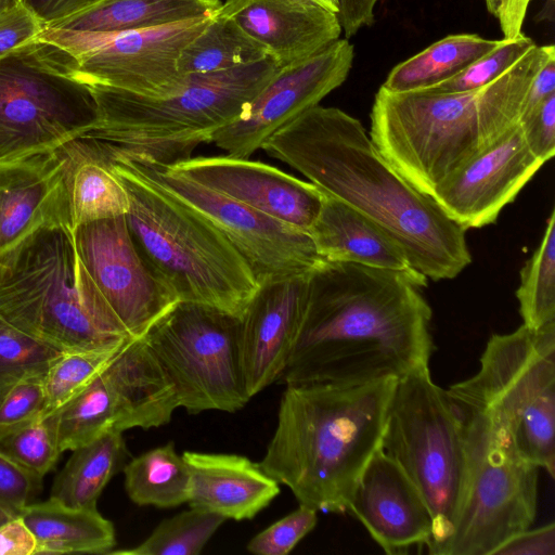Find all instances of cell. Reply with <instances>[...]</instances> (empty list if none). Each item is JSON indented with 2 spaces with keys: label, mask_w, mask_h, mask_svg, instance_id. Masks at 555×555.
<instances>
[{
  "label": "cell",
  "mask_w": 555,
  "mask_h": 555,
  "mask_svg": "<svg viewBox=\"0 0 555 555\" xmlns=\"http://www.w3.org/2000/svg\"><path fill=\"white\" fill-rule=\"evenodd\" d=\"M182 456L190 472V507L250 520L280 493V483L244 455L185 451Z\"/></svg>",
  "instance_id": "603a6c76"
},
{
  "label": "cell",
  "mask_w": 555,
  "mask_h": 555,
  "mask_svg": "<svg viewBox=\"0 0 555 555\" xmlns=\"http://www.w3.org/2000/svg\"><path fill=\"white\" fill-rule=\"evenodd\" d=\"M65 163L56 197V218L74 231L79 225L126 216L130 201L102 144L77 138L62 145Z\"/></svg>",
  "instance_id": "d4e9b609"
},
{
  "label": "cell",
  "mask_w": 555,
  "mask_h": 555,
  "mask_svg": "<svg viewBox=\"0 0 555 555\" xmlns=\"http://www.w3.org/2000/svg\"><path fill=\"white\" fill-rule=\"evenodd\" d=\"M487 10L500 24L504 38L521 34L528 3L525 0H485Z\"/></svg>",
  "instance_id": "bcb514c9"
},
{
  "label": "cell",
  "mask_w": 555,
  "mask_h": 555,
  "mask_svg": "<svg viewBox=\"0 0 555 555\" xmlns=\"http://www.w3.org/2000/svg\"><path fill=\"white\" fill-rule=\"evenodd\" d=\"M380 449L424 498L433 518L427 552L441 555L456 525L469 464L464 413L428 366L397 378Z\"/></svg>",
  "instance_id": "ba28073f"
},
{
  "label": "cell",
  "mask_w": 555,
  "mask_h": 555,
  "mask_svg": "<svg viewBox=\"0 0 555 555\" xmlns=\"http://www.w3.org/2000/svg\"><path fill=\"white\" fill-rule=\"evenodd\" d=\"M543 164L531 153L516 124L430 196L465 230L482 228L496 221Z\"/></svg>",
  "instance_id": "e0dca14e"
},
{
  "label": "cell",
  "mask_w": 555,
  "mask_h": 555,
  "mask_svg": "<svg viewBox=\"0 0 555 555\" xmlns=\"http://www.w3.org/2000/svg\"><path fill=\"white\" fill-rule=\"evenodd\" d=\"M396 382L285 383L260 467L299 504L346 513L356 481L380 448Z\"/></svg>",
  "instance_id": "3957f363"
},
{
  "label": "cell",
  "mask_w": 555,
  "mask_h": 555,
  "mask_svg": "<svg viewBox=\"0 0 555 555\" xmlns=\"http://www.w3.org/2000/svg\"><path fill=\"white\" fill-rule=\"evenodd\" d=\"M261 150L378 224L427 279L450 280L470 264L467 230L410 183L346 112L315 105L275 131Z\"/></svg>",
  "instance_id": "7a4b0ae2"
},
{
  "label": "cell",
  "mask_w": 555,
  "mask_h": 555,
  "mask_svg": "<svg viewBox=\"0 0 555 555\" xmlns=\"http://www.w3.org/2000/svg\"><path fill=\"white\" fill-rule=\"evenodd\" d=\"M375 2H377L378 0H374Z\"/></svg>",
  "instance_id": "11a10c76"
},
{
  "label": "cell",
  "mask_w": 555,
  "mask_h": 555,
  "mask_svg": "<svg viewBox=\"0 0 555 555\" xmlns=\"http://www.w3.org/2000/svg\"><path fill=\"white\" fill-rule=\"evenodd\" d=\"M461 410L468 479L454 531L441 555H494L533 524L539 467L524 460L508 437L482 415Z\"/></svg>",
  "instance_id": "7c38bea8"
},
{
  "label": "cell",
  "mask_w": 555,
  "mask_h": 555,
  "mask_svg": "<svg viewBox=\"0 0 555 555\" xmlns=\"http://www.w3.org/2000/svg\"><path fill=\"white\" fill-rule=\"evenodd\" d=\"M494 555H555V525L526 529L504 543Z\"/></svg>",
  "instance_id": "ee69618b"
},
{
  "label": "cell",
  "mask_w": 555,
  "mask_h": 555,
  "mask_svg": "<svg viewBox=\"0 0 555 555\" xmlns=\"http://www.w3.org/2000/svg\"><path fill=\"white\" fill-rule=\"evenodd\" d=\"M96 118L91 87L63 48L38 37L0 56V162L54 151Z\"/></svg>",
  "instance_id": "30bf717a"
},
{
  "label": "cell",
  "mask_w": 555,
  "mask_h": 555,
  "mask_svg": "<svg viewBox=\"0 0 555 555\" xmlns=\"http://www.w3.org/2000/svg\"><path fill=\"white\" fill-rule=\"evenodd\" d=\"M18 516L35 537V554H108L116 545L114 525L98 508H75L50 496Z\"/></svg>",
  "instance_id": "4316f807"
},
{
  "label": "cell",
  "mask_w": 555,
  "mask_h": 555,
  "mask_svg": "<svg viewBox=\"0 0 555 555\" xmlns=\"http://www.w3.org/2000/svg\"><path fill=\"white\" fill-rule=\"evenodd\" d=\"M128 343V341H127ZM120 346L64 352L48 370L44 389L48 414L91 383L127 344Z\"/></svg>",
  "instance_id": "d590c367"
},
{
  "label": "cell",
  "mask_w": 555,
  "mask_h": 555,
  "mask_svg": "<svg viewBox=\"0 0 555 555\" xmlns=\"http://www.w3.org/2000/svg\"><path fill=\"white\" fill-rule=\"evenodd\" d=\"M10 518H13L11 517L8 513H5L1 507H0V525L3 524L4 521H7L8 519Z\"/></svg>",
  "instance_id": "f5cc1de1"
},
{
  "label": "cell",
  "mask_w": 555,
  "mask_h": 555,
  "mask_svg": "<svg viewBox=\"0 0 555 555\" xmlns=\"http://www.w3.org/2000/svg\"><path fill=\"white\" fill-rule=\"evenodd\" d=\"M319 3H321L323 7L328 9L330 11L337 14L338 12V3L337 0H317Z\"/></svg>",
  "instance_id": "816d5d0a"
},
{
  "label": "cell",
  "mask_w": 555,
  "mask_h": 555,
  "mask_svg": "<svg viewBox=\"0 0 555 555\" xmlns=\"http://www.w3.org/2000/svg\"><path fill=\"white\" fill-rule=\"evenodd\" d=\"M232 20L280 67L302 61L339 39L337 14L317 0H221Z\"/></svg>",
  "instance_id": "44dd1931"
},
{
  "label": "cell",
  "mask_w": 555,
  "mask_h": 555,
  "mask_svg": "<svg viewBox=\"0 0 555 555\" xmlns=\"http://www.w3.org/2000/svg\"><path fill=\"white\" fill-rule=\"evenodd\" d=\"M279 68L268 56L225 72L190 74L179 89L164 96L88 82L98 118L80 138L112 144L158 165L176 164L237 119Z\"/></svg>",
  "instance_id": "52a82bcc"
},
{
  "label": "cell",
  "mask_w": 555,
  "mask_h": 555,
  "mask_svg": "<svg viewBox=\"0 0 555 555\" xmlns=\"http://www.w3.org/2000/svg\"><path fill=\"white\" fill-rule=\"evenodd\" d=\"M537 43L522 33L503 38L500 43L452 78L421 90L433 93H460L483 88L509 70Z\"/></svg>",
  "instance_id": "74e56055"
},
{
  "label": "cell",
  "mask_w": 555,
  "mask_h": 555,
  "mask_svg": "<svg viewBox=\"0 0 555 555\" xmlns=\"http://www.w3.org/2000/svg\"><path fill=\"white\" fill-rule=\"evenodd\" d=\"M47 25L79 12L100 0H23Z\"/></svg>",
  "instance_id": "681fc988"
},
{
  "label": "cell",
  "mask_w": 555,
  "mask_h": 555,
  "mask_svg": "<svg viewBox=\"0 0 555 555\" xmlns=\"http://www.w3.org/2000/svg\"><path fill=\"white\" fill-rule=\"evenodd\" d=\"M0 319L63 352L131 339L89 275L74 232L41 225L0 257Z\"/></svg>",
  "instance_id": "8992f818"
},
{
  "label": "cell",
  "mask_w": 555,
  "mask_h": 555,
  "mask_svg": "<svg viewBox=\"0 0 555 555\" xmlns=\"http://www.w3.org/2000/svg\"><path fill=\"white\" fill-rule=\"evenodd\" d=\"M122 470L125 490L134 504L171 508L188 503L190 472L172 441L131 459Z\"/></svg>",
  "instance_id": "4dcf8cb0"
},
{
  "label": "cell",
  "mask_w": 555,
  "mask_h": 555,
  "mask_svg": "<svg viewBox=\"0 0 555 555\" xmlns=\"http://www.w3.org/2000/svg\"><path fill=\"white\" fill-rule=\"evenodd\" d=\"M65 157L54 151L0 162V257L47 223H59L56 197Z\"/></svg>",
  "instance_id": "cb8c5ba5"
},
{
  "label": "cell",
  "mask_w": 555,
  "mask_h": 555,
  "mask_svg": "<svg viewBox=\"0 0 555 555\" xmlns=\"http://www.w3.org/2000/svg\"><path fill=\"white\" fill-rule=\"evenodd\" d=\"M212 14L162 27L118 33L46 27L39 38L67 51L87 82L145 96H164L183 85L185 75L178 69L180 53L205 29Z\"/></svg>",
  "instance_id": "4fadbf2b"
},
{
  "label": "cell",
  "mask_w": 555,
  "mask_h": 555,
  "mask_svg": "<svg viewBox=\"0 0 555 555\" xmlns=\"http://www.w3.org/2000/svg\"><path fill=\"white\" fill-rule=\"evenodd\" d=\"M525 1L529 4L531 0H525Z\"/></svg>",
  "instance_id": "db71d44e"
},
{
  "label": "cell",
  "mask_w": 555,
  "mask_h": 555,
  "mask_svg": "<svg viewBox=\"0 0 555 555\" xmlns=\"http://www.w3.org/2000/svg\"><path fill=\"white\" fill-rule=\"evenodd\" d=\"M134 156L163 186L225 236L247 261L260 286L310 276L324 261L307 232L183 177L165 165Z\"/></svg>",
  "instance_id": "5bb4252c"
},
{
  "label": "cell",
  "mask_w": 555,
  "mask_h": 555,
  "mask_svg": "<svg viewBox=\"0 0 555 555\" xmlns=\"http://www.w3.org/2000/svg\"><path fill=\"white\" fill-rule=\"evenodd\" d=\"M308 234L319 256L326 261L387 270H415L391 235L328 194L324 195L320 212Z\"/></svg>",
  "instance_id": "484cf974"
},
{
  "label": "cell",
  "mask_w": 555,
  "mask_h": 555,
  "mask_svg": "<svg viewBox=\"0 0 555 555\" xmlns=\"http://www.w3.org/2000/svg\"><path fill=\"white\" fill-rule=\"evenodd\" d=\"M416 270L324 260L284 383L362 384L428 366L433 311Z\"/></svg>",
  "instance_id": "6da1fadb"
},
{
  "label": "cell",
  "mask_w": 555,
  "mask_h": 555,
  "mask_svg": "<svg viewBox=\"0 0 555 555\" xmlns=\"http://www.w3.org/2000/svg\"><path fill=\"white\" fill-rule=\"evenodd\" d=\"M500 41L476 34L449 35L396 65L380 87L393 93L431 88L464 70Z\"/></svg>",
  "instance_id": "f546056e"
},
{
  "label": "cell",
  "mask_w": 555,
  "mask_h": 555,
  "mask_svg": "<svg viewBox=\"0 0 555 555\" xmlns=\"http://www.w3.org/2000/svg\"><path fill=\"white\" fill-rule=\"evenodd\" d=\"M189 414L236 412L251 399L241 354V318L179 301L142 337Z\"/></svg>",
  "instance_id": "8fae6325"
},
{
  "label": "cell",
  "mask_w": 555,
  "mask_h": 555,
  "mask_svg": "<svg viewBox=\"0 0 555 555\" xmlns=\"http://www.w3.org/2000/svg\"><path fill=\"white\" fill-rule=\"evenodd\" d=\"M227 519L222 516L190 507L159 522L140 544L108 554L124 555H198L219 527Z\"/></svg>",
  "instance_id": "836d02e7"
},
{
  "label": "cell",
  "mask_w": 555,
  "mask_h": 555,
  "mask_svg": "<svg viewBox=\"0 0 555 555\" xmlns=\"http://www.w3.org/2000/svg\"><path fill=\"white\" fill-rule=\"evenodd\" d=\"M44 28L46 24L24 1L0 13V56L38 38Z\"/></svg>",
  "instance_id": "7bdbcfd3"
},
{
  "label": "cell",
  "mask_w": 555,
  "mask_h": 555,
  "mask_svg": "<svg viewBox=\"0 0 555 555\" xmlns=\"http://www.w3.org/2000/svg\"><path fill=\"white\" fill-rule=\"evenodd\" d=\"M503 431L517 453L555 475V323L492 335L472 377L447 390Z\"/></svg>",
  "instance_id": "9c48e42d"
},
{
  "label": "cell",
  "mask_w": 555,
  "mask_h": 555,
  "mask_svg": "<svg viewBox=\"0 0 555 555\" xmlns=\"http://www.w3.org/2000/svg\"><path fill=\"white\" fill-rule=\"evenodd\" d=\"M172 171L308 233L324 192L268 164L229 155L189 157Z\"/></svg>",
  "instance_id": "ac0fdd59"
},
{
  "label": "cell",
  "mask_w": 555,
  "mask_h": 555,
  "mask_svg": "<svg viewBox=\"0 0 555 555\" xmlns=\"http://www.w3.org/2000/svg\"><path fill=\"white\" fill-rule=\"evenodd\" d=\"M73 232L83 266L130 337L142 338L180 301L142 255L126 216L89 222Z\"/></svg>",
  "instance_id": "9a60e30c"
},
{
  "label": "cell",
  "mask_w": 555,
  "mask_h": 555,
  "mask_svg": "<svg viewBox=\"0 0 555 555\" xmlns=\"http://www.w3.org/2000/svg\"><path fill=\"white\" fill-rule=\"evenodd\" d=\"M353 57V46L339 38L310 57L280 67L245 112L219 129L210 143L229 156L249 158L275 131L338 88Z\"/></svg>",
  "instance_id": "2e32d148"
},
{
  "label": "cell",
  "mask_w": 555,
  "mask_h": 555,
  "mask_svg": "<svg viewBox=\"0 0 555 555\" xmlns=\"http://www.w3.org/2000/svg\"><path fill=\"white\" fill-rule=\"evenodd\" d=\"M554 55L553 44H535L500 78L467 92L393 93L380 87L370 115V138L410 183L431 195L518 124L533 77Z\"/></svg>",
  "instance_id": "277c9868"
},
{
  "label": "cell",
  "mask_w": 555,
  "mask_h": 555,
  "mask_svg": "<svg viewBox=\"0 0 555 555\" xmlns=\"http://www.w3.org/2000/svg\"><path fill=\"white\" fill-rule=\"evenodd\" d=\"M337 17L347 39L374 22V0H337Z\"/></svg>",
  "instance_id": "7dc6e473"
},
{
  "label": "cell",
  "mask_w": 555,
  "mask_h": 555,
  "mask_svg": "<svg viewBox=\"0 0 555 555\" xmlns=\"http://www.w3.org/2000/svg\"><path fill=\"white\" fill-rule=\"evenodd\" d=\"M36 540L17 516L0 525V555H35Z\"/></svg>",
  "instance_id": "f6af8a7d"
},
{
  "label": "cell",
  "mask_w": 555,
  "mask_h": 555,
  "mask_svg": "<svg viewBox=\"0 0 555 555\" xmlns=\"http://www.w3.org/2000/svg\"><path fill=\"white\" fill-rule=\"evenodd\" d=\"M347 513L357 517L388 555L426 546L431 537L433 518L424 498L380 448L356 481Z\"/></svg>",
  "instance_id": "d6986e66"
},
{
  "label": "cell",
  "mask_w": 555,
  "mask_h": 555,
  "mask_svg": "<svg viewBox=\"0 0 555 555\" xmlns=\"http://www.w3.org/2000/svg\"><path fill=\"white\" fill-rule=\"evenodd\" d=\"M44 374L15 383L0 399V434L44 415L47 397Z\"/></svg>",
  "instance_id": "ab89813d"
},
{
  "label": "cell",
  "mask_w": 555,
  "mask_h": 555,
  "mask_svg": "<svg viewBox=\"0 0 555 555\" xmlns=\"http://www.w3.org/2000/svg\"><path fill=\"white\" fill-rule=\"evenodd\" d=\"M63 353L0 319V399L18 380L47 373Z\"/></svg>",
  "instance_id": "8d00e7d4"
},
{
  "label": "cell",
  "mask_w": 555,
  "mask_h": 555,
  "mask_svg": "<svg viewBox=\"0 0 555 555\" xmlns=\"http://www.w3.org/2000/svg\"><path fill=\"white\" fill-rule=\"evenodd\" d=\"M317 513L299 504L296 509L251 538L246 545L247 551L257 555H287L314 529Z\"/></svg>",
  "instance_id": "f35d334b"
},
{
  "label": "cell",
  "mask_w": 555,
  "mask_h": 555,
  "mask_svg": "<svg viewBox=\"0 0 555 555\" xmlns=\"http://www.w3.org/2000/svg\"><path fill=\"white\" fill-rule=\"evenodd\" d=\"M127 190L131 235L180 301L241 318L260 288L243 256L209 221L163 186L131 153L99 141Z\"/></svg>",
  "instance_id": "5b68a950"
},
{
  "label": "cell",
  "mask_w": 555,
  "mask_h": 555,
  "mask_svg": "<svg viewBox=\"0 0 555 555\" xmlns=\"http://www.w3.org/2000/svg\"><path fill=\"white\" fill-rule=\"evenodd\" d=\"M522 325L537 331L555 323V211L546 220L540 245L520 271L516 291Z\"/></svg>",
  "instance_id": "d6a6232c"
},
{
  "label": "cell",
  "mask_w": 555,
  "mask_h": 555,
  "mask_svg": "<svg viewBox=\"0 0 555 555\" xmlns=\"http://www.w3.org/2000/svg\"><path fill=\"white\" fill-rule=\"evenodd\" d=\"M531 153L543 163L555 154V93L518 121Z\"/></svg>",
  "instance_id": "b9f144b4"
},
{
  "label": "cell",
  "mask_w": 555,
  "mask_h": 555,
  "mask_svg": "<svg viewBox=\"0 0 555 555\" xmlns=\"http://www.w3.org/2000/svg\"><path fill=\"white\" fill-rule=\"evenodd\" d=\"M555 93V55L551 56L539 69L533 77L522 107L520 117L540 104H542L550 95ZM519 117V118H520Z\"/></svg>",
  "instance_id": "c3c4849f"
},
{
  "label": "cell",
  "mask_w": 555,
  "mask_h": 555,
  "mask_svg": "<svg viewBox=\"0 0 555 555\" xmlns=\"http://www.w3.org/2000/svg\"><path fill=\"white\" fill-rule=\"evenodd\" d=\"M221 0H100L46 27L82 33H118L167 26L210 15Z\"/></svg>",
  "instance_id": "83f0119b"
},
{
  "label": "cell",
  "mask_w": 555,
  "mask_h": 555,
  "mask_svg": "<svg viewBox=\"0 0 555 555\" xmlns=\"http://www.w3.org/2000/svg\"><path fill=\"white\" fill-rule=\"evenodd\" d=\"M153 411L152 392L142 377L108 364L91 383L54 410L61 453L108 431L144 427Z\"/></svg>",
  "instance_id": "7402d4cb"
},
{
  "label": "cell",
  "mask_w": 555,
  "mask_h": 555,
  "mask_svg": "<svg viewBox=\"0 0 555 555\" xmlns=\"http://www.w3.org/2000/svg\"><path fill=\"white\" fill-rule=\"evenodd\" d=\"M268 57L232 20L216 12L205 29L188 43L178 60L182 75L225 72L257 63Z\"/></svg>",
  "instance_id": "1f68e13d"
},
{
  "label": "cell",
  "mask_w": 555,
  "mask_h": 555,
  "mask_svg": "<svg viewBox=\"0 0 555 555\" xmlns=\"http://www.w3.org/2000/svg\"><path fill=\"white\" fill-rule=\"evenodd\" d=\"M0 452L42 479L61 454L54 411L0 434Z\"/></svg>",
  "instance_id": "e575fe53"
},
{
  "label": "cell",
  "mask_w": 555,
  "mask_h": 555,
  "mask_svg": "<svg viewBox=\"0 0 555 555\" xmlns=\"http://www.w3.org/2000/svg\"><path fill=\"white\" fill-rule=\"evenodd\" d=\"M310 276L260 286L241 317L242 365L250 398L282 379L307 314Z\"/></svg>",
  "instance_id": "ffe728a7"
},
{
  "label": "cell",
  "mask_w": 555,
  "mask_h": 555,
  "mask_svg": "<svg viewBox=\"0 0 555 555\" xmlns=\"http://www.w3.org/2000/svg\"><path fill=\"white\" fill-rule=\"evenodd\" d=\"M128 456L120 431H108L76 448L56 476L51 498L75 508H96L103 489L124 468Z\"/></svg>",
  "instance_id": "f1b7e54d"
},
{
  "label": "cell",
  "mask_w": 555,
  "mask_h": 555,
  "mask_svg": "<svg viewBox=\"0 0 555 555\" xmlns=\"http://www.w3.org/2000/svg\"><path fill=\"white\" fill-rule=\"evenodd\" d=\"M38 478L0 452V507L17 517L41 487Z\"/></svg>",
  "instance_id": "60d3db41"
},
{
  "label": "cell",
  "mask_w": 555,
  "mask_h": 555,
  "mask_svg": "<svg viewBox=\"0 0 555 555\" xmlns=\"http://www.w3.org/2000/svg\"><path fill=\"white\" fill-rule=\"evenodd\" d=\"M21 2H23V0H0V13L15 8Z\"/></svg>",
  "instance_id": "f907efd6"
}]
</instances>
